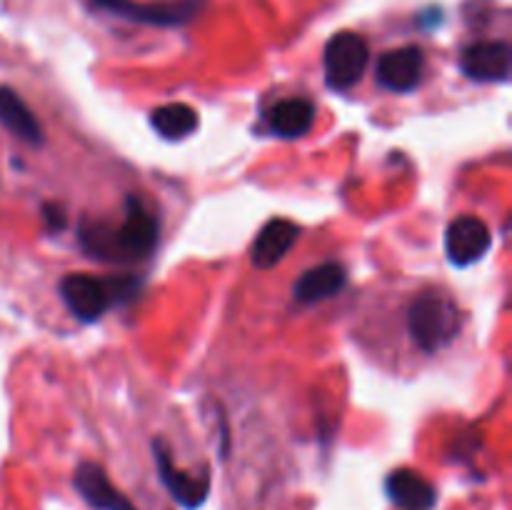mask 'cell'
Returning a JSON list of instances; mask_svg holds the SVG:
<instances>
[{"label": "cell", "mask_w": 512, "mask_h": 510, "mask_svg": "<svg viewBox=\"0 0 512 510\" xmlns=\"http://www.w3.org/2000/svg\"><path fill=\"white\" fill-rule=\"evenodd\" d=\"M158 243V220L145 210L138 198L130 195L125 200V218L120 225H113L115 263H130L153 253Z\"/></svg>", "instance_id": "cell-4"}, {"label": "cell", "mask_w": 512, "mask_h": 510, "mask_svg": "<svg viewBox=\"0 0 512 510\" xmlns=\"http://www.w3.org/2000/svg\"><path fill=\"white\" fill-rule=\"evenodd\" d=\"M208 0H155V3H123L113 10L115 15L135 20L145 25H160V28H173L185 25L205 8Z\"/></svg>", "instance_id": "cell-9"}, {"label": "cell", "mask_w": 512, "mask_h": 510, "mask_svg": "<svg viewBox=\"0 0 512 510\" xmlns=\"http://www.w3.org/2000/svg\"><path fill=\"white\" fill-rule=\"evenodd\" d=\"M300 228L290 220L275 218L265 225L255 238L253 250H250V260L258 270H270L288 255V250L298 243Z\"/></svg>", "instance_id": "cell-11"}, {"label": "cell", "mask_w": 512, "mask_h": 510, "mask_svg": "<svg viewBox=\"0 0 512 510\" xmlns=\"http://www.w3.org/2000/svg\"><path fill=\"white\" fill-rule=\"evenodd\" d=\"M0 125L28 145H40L45 140L33 110L8 85H0Z\"/></svg>", "instance_id": "cell-14"}, {"label": "cell", "mask_w": 512, "mask_h": 510, "mask_svg": "<svg viewBox=\"0 0 512 510\" xmlns=\"http://www.w3.org/2000/svg\"><path fill=\"white\" fill-rule=\"evenodd\" d=\"M385 493H388V498L400 510H433L435 500H438V493H435L433 485L423 475L408 468H400L388 475V480H385Z\"/></svg>", "instance_id": "cell-13"}, {"label": "cell", "mask_w": 512, "mask_h": 510, "mask_svg": "<svg viewBox=\"0 0 512 510\" xmlns=\"http://www.w3.org/2000/svg\"><path fill=\"white\" fill-rule=\"evenodd\" d=\"M133 295V278L98 280L88 273H70L60 280V298L75 318L93 323L120 298Z\"/></svg>", "instance_id": "cell-2"}, {"label": "cell", "mask_w": 512, "mask_h": 510, "mask_svg": "<svg viewBox=\"0 0 512 510\" xmlns=\"http://www.w3.org/2000/svg\"><path fill=\"white\" fill-rule=\"evenodd\" d=\"M348 283V270L340 263H323L315 265L313 270H305L293 285V295L298 303L313 305L323 300L335 298Z\"/></svg>", "instance_id": "cell-12"}, {"label": "cell", "mask_w": 512, "mask_h": 510, "mask_svg": "<svg viewBox=\"0 0 512 510\" xmlns=\"http://www.w3.org/2000/svg\"><path fill=\"white\" fill-rule=\"evenodd\" d=\"M93 3L98 5V8H105V10H110V13H113V10L118 8V5L128 3V0H93Z\"/></svg>", "instance_id": "cell-18"}, {"label": "cell", "mask_w": 512, "mask_h": 510, "mask_svg": "<svg viewBox=\"0 0 512 510\" xmlns=\"http://www.w3.org/2000/svg\"><path fill=\"white\" fill-rule=\"evenodd\" d=\"M423 68V50L418 45H405V48H395L380 55L378 65H375V78L393 93H410L420 85Z\"/></svg>", "instance_id": "cell-7"}, {"label": "cell", "mask_w": 512, "mask_h": 510, "mask_svg": "<svg viewBox=\"0 0 512 510\" xmlns=\"http://www.w3.org/2000/svg\"><path fill=\"white\" fill-rule=\"evenodd\" d=\"M460 70L478 83H505L510 78V45L505 40L468 45L460 55Z\"/></svg>", "instance_id": "cell-8"}, {"label": "cell", "mask_w": 512, "mask_h": 510, "mask_svg": "<svg viewBox=\"0 0 512 510\" xmlns=\"http://www.w3.org/2000/svg\"><path fill=\"white\" fill-rule=\"evenodd\" d=\"M80 498L95 510H135V505L110 483L108 473L98 463H80L73 475Z\"/></svg>", "instance_id": "cell-10"}, {"label": "cell", "mask_w": 512, "mask_h": 510, "mask_svg": "<svg viewBox=\"0 0 512 510\" xmlns=\"http://www.w3.org/2000/svg\"><path fill=\"white\" fill-rule=\"evenodd\" d=\"M493 245V235L490 228L475 215H460L448 225L445 233V253H448L450 263L458 268H468V265L478 263Z\"/></svg>", "instance_id": "cell-6"}, {"label": "cell", "mask_w": 512, "mask_h": 510, "mask_svg": "<svg viewBox=\"0 0 512 510\" xmlns=\"http://www.w3.org/2000/svg\"><path fill=\"white\" fill-rule=\"evenodd\" d=\"M150 125L158 130L163 138L180 140L198 128V110L185 103H168L160 105L150 115Z\"/></svg>", "instance_id": "cell-16"}, {"label": "cell", "mask_w": 512, "mask_h": 510, "mask_svg": "<svg viewBox=\"0 0 512 510\" xmlns=\"http://www.w3.org/2000/svg\"><path fill=\"white\" fill-rule=\"evenodd\" d=\"M463 328V310L443 293H423L408 308V330L423 353H438Z\"/></svg>", "instance_id": "cell-1"}, {"label": "cell", "mask_w": 512, "mask_h": 510, "mask_svg": "<svg viewBox=\"0 0 512 510\" xmlns=\"http://www.w3.org/2000/svg\"><path fill=\"white\" fill-rule=\"evenodd\" d=\"M315 118V110L308 100L293 98V100H280L270 108L268 123L280 138H300L310 130Z\"/></svg>", "instance_id": "cell-15"}, {"label": "cell", "mask_w": 512, "mask_h": 510, "mask_svg": "<svg viewBox=\"0 0 512 510\" xmlns=\"http://www.w3.org/2000/svg\"><path fill=\"white\" fill-rule=\"evenodd\" d=\"M43 218H45V223H48V228H53L55 233L65 228V213H63V208H60V205H55V203L45 205Z\"/></svg>", "instance_id": "cell-17"}, {"label": "cell", "mask_w": 512, "mask_h": 510, "mask_svg": "<svg viewBox=\"0 0 512 510\" xmlns=\"http://www.w3.org/2000/svg\"><path fill=\"white\" fill-rule=\"evenodd\" d=\"M370 63V48L365 43L363 35L343 33L333 35L325 45L323 65H325V80L330 88L335 90H348L363 80L365 70Z\"/></svg>", "instance_id": "cell-3"}, {"label": "cell", "mask_w": 512, "mask_h": 510, "mask_svg": "<svg viewBox=\"0 0 512 510\" xmlns=\"http://www.w3.org/2000/svg\"><path fill=\"white\" fill-rule=\"evenodd\" d=\"M153 455L155 465H158V475L163 480V485L168 488V493L173 495V500L178 505H183L185 510H195L208 500L210 493V478L208 475H190L185 470H180L175 465L173 455L168 453L163 440H155L153 443Z\"/></svg>", "instance_id": "cell-5"}]
</instances>
